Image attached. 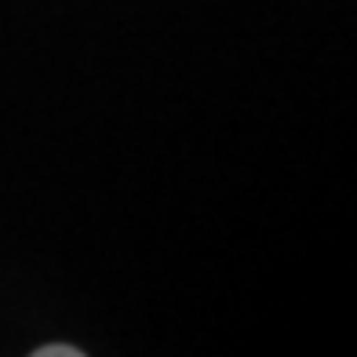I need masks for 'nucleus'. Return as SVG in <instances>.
Here are the masks:
<instances>
[{
	"label": "nucleus",
	"instance_id": "obj_1",
	"mask_svg": "<svg viewBox=\"0 0 357 357\" xmlns=\"http://www.w3.org/2000/svg\"><path fill=\"white\" fill-rule=\"evenodd\" d=\"M80 354H84V350H80V347H40V350H33V357H80Z\"/></svg>",
	"mask_w": 357,
	"mask_h": 357
}]
</instances>
